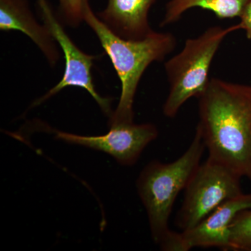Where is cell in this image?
<instances>
[{
  "label": "cell",
  "mask_w": 251,
  "mask_h": 251,
  "mask_svg": "<svg viewBox=\"0 0 251 251\" xmlns=\"http://www.w3.org/2000/svg\"><path fill=\"white\" fill-rule=\"evenodd\" d=\"M83 19L100 41L121 82V95L109 126L133 122V103L139 82L150 64L162 62L174 50L176 39L171 32L153 31L143 39L129 40L112 32L83 1Z\"/></svg>",
  "instance_id": "obj_2"
},
{
  "label": "cell",
  "mask_w": 251,
  "mask_h": 251,
  "mask_svg": "<svg viewBox=\"0 0 251 251\" xmlns=\"http://www.w3.org/2000/svg\"><path fill=\"white\" fill-rule=\"evenodd\" d=\"M0 29L24 33L40 49L52 67L60 58L53 36L45 24L36 21L27 0H0Z\"/></svg>",
  "instance_id": "obj_9"
},
{
  "label": "cell",
  "mask_w": 251,
  "mask_h": 251,
  "mask_svg": "<svg viewBox=\"0 0 251 251\" xmlns=\"http://www.w3.org/2000/svg\"><path fill=\"white\" fill-rule=\"evenodd\" d=\"M229 251H251V209L241 211L231 225Z\"/></svg>",
  "instance_id": "obj_12"
},
{
  "label": "cell",
  "mask_w": 251,
  "mask_h": 251,
  "mask_svg": "<svg viewBox=\"0 0 251 251\" xmlns=\"http://www.w3.org/2000/svg\"><path fill=\"white\" fill-rule=\"evenodd\" d=\"M204 150L201 133L196 130L189 147L171 163L152 161L144 168L137 180V189L143 202L153 242L161 244L171 232L170 216L179 193L201 164Z\"/></svg>",
  "instance_id": "obj_3"
},
{
  "label": "cell",
  "mask_w": 251,
  "mask_h": 251,
  "mask_svg": "<svg viewBox=\"0 0 251 251\" xmlns=\"http://www.w3.org/2000/svg\"><path fill=\"white\" fill-rule=\"evenodd\" d=\"M43 21L46 27L53 36L54 40L59 44L61 50L64 54L65 67L61 80L44 96L36 100L31 107L41 105L63 89L68 87H77L84 89L92 96L102 111L111 116L112 99L103 97L97 92L94 86L92 75V68L96 56L90 55L82 52L75 46L74 41L63 29L62 24L55 17L50 6L46 0H37Z\"/></svg>",
  "instance_id": "obj_6"
},
{
  "label": "cell",
  "mask_w": 251,
  "mask_h": 251,
  "mask_svg": "<svg viewBox=\"0 0 251 251\" xmlns=\"http://www.w3.org/2000/svg\"><path fill=\"white\" fill-rule=\"evenodd\" d=\"M197 99L208 157L251 181V85L214 77Z\"/></svg>",
  "instance_id": "obj_1"
},
{
  "label": "cell",
  "mask_w": 251,
  "mask_h": 251,
  "mask_svg": "<svg viewBox=\"0 0 251 251\" xmlns=\"http://www.w3.org/2000/svg\"><path fill=\"white\" fill-rule=\"evenodd\" d=\"M251 209V193H242L226 201L191 228L173 231L161 249L188 251L194 248H217L229 251L231 225L241 211Z\"/></svg>",
  "instance_id": "obj_7"
},
{
  "label": "cell",
  "mask_w": 251,
  "mask_h": 251,
  "mask_svg": "<svg viewBox=\"0 0 251 251\" xmlns=\"http://www.w3.org/2000/svg\"><path fill=\"white\" fill-rule=\"evenodd\" d=\"M84 0H59V9L66 24L76 27L83 22Z\"/></svg>",
  "instance_id": "obj_13"
},
{
  "label": "cell",
  "mask_w": 251,
  "mask_h": 251,
  "mask_svg": "<svg viewBox=\"0 0 251 251\" xmlns=\"http://www.w3.org/2000/svg\"><path fill=\"white\" fill-rule=\"evenodd\" d=\"M239 18L240 22L237 24L238 29L245 31L248 39L251 41V0L248 1Z\"/></svg>",
  "instance_id": "obj_14"
},
{
  "label": "cell",
  "mask_w": 251,
  "mask_h": 251,
  "mask_svg": "<svg viewBox=\"0 0 251 251\" xmlns=\"http://www.w3.org/2000/svg\"><path fill=\"white\" fill-rule=\"evenodd\" d=\"M236 30H239L237 25L209 27L197 37L186 39L181 50L165 63L169 84V92L163 106L165 116L174 118L187 100L193 97L198 98L205 90L218 50L228 34Z\"/></svg>",
  "instance_id": "obj_4"
},
{
  "label": "cell",
  "mask_w": 251,
  "mask_h": 251,
  "mask_svg": "<svg viewBox=\"0 0 251 251\" xmlns=\"http://www.w3.org/2000/svg\"><path fill=\"white\" fill-rule=\"evenodd\" d=\"M249 0H170L167 3L164 16L160 25L166 27L179 21L191 9L210 11L219 19L239 17Z\"/></svg>",
  "instance_id": "obj_11"
},
{
  "label": "cell",
  "mask_w": 251,
  "mask_h": 251,
  "mask_svg": "<svg viewBox=\"0 0 251 251\" xmlns=\"http://www.w3.org/2000/svg\"><path fill=\"white\" fill-rule=\"evenodd\" d=\"M156 0H108L99 19L117 36L129 40H140L153 29L149 14Z\"/></svg>",
  "instance_id": "obj_10"
},
{
  "label": "cell",
  "mask_w": 251,
  "mask_h": 251,
  "mask_svg": "<svg viewBox=\"0 0 251 251\" xmlns=\"http://www.w3.org/2000/svg\"><path fill=\"white\" fill-rule=\"evenodd\" d=\"M55 138L69 144L103 151L113 157L122 166H133L145 148L158 135L153 124L136 125L134 122L110 126L106 134L84 136L54 130Z\"/></svg>",
  "instance_id": "obj_8"
},
{
  "label": "cell",
  "mask_w": 251,
  "mask_h": 251,
  "mask_svg": "<svg viewBox=\"0 0 251 251\" xmlns=\"http://www.w3.org/2000/svg\"><path fill=\"white\" fill-rule=\"evenodd\" d=\"M240 176L208 157L193 173L184 189L182 205L176 216L181 230L191 228L223 203L242 195Z\"/></svg>",
  "instance_id": "obj_5"
}]
</instances>
